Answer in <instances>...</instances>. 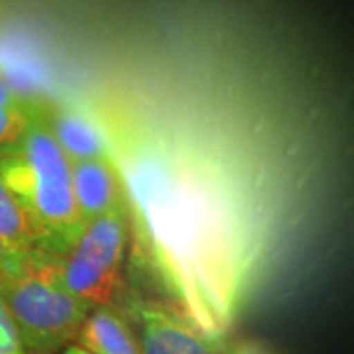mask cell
<instances>
[{
	"label": "cell",
	"mask_w": 354,
	"mask_h": 354,
	"mask_svg": "<svg viewBox=\"0 0 354 354\" xmlns=\"http://www.w3.org/2000/svg\"><path fill=\"white\" fill-rule=\"evenodd\" d=\"M97 114L127 187L140 256L181 317L221 342L260 250L256 197L241 156L215 128Z\"/></svg>",
	"instance_id": "1"
},
{
	"label": "cell",
	"mask_w": 354,
	"mask_h": 354,
	"mask_svg": "<svg viewBox=\"0 0 354 354\" xmlns=\"http://www.w3.org/2000/svg\"><path fill=\"white\" fill-rule=\"evenodd\" d=\"M0 179L32 218L41 248L62 256L79 236L83 221L73 195L71 162L36 109L24 136L0 156Z\"/></svg>",
	"instance_id": "2"
},
{
	"label": "cell",
	"mask_w": 354,
	"mask_h": 354,
	"mask_svg": "<svg viewBox=\"0 0 354 354\" xmlns=\"http://www.w3.org/2000/svg\"><path fill=\"white\" fill-rule=\"evenodd\" d=\"M0 297L26 354L57 353L77 339L91 313L67 290L62 258L48 250L20 254L0 281Z\"/></svg>",
	"instance_id": "3"
},
{
	"label": "cell",
	"mask_w": 354,
	"mask_h": 354,
	"mask_svg": "<svg viewBox=\"0 0 354 354\" xmlns=\"http://www.w3.org/2000/svg\"><path fill=\"white\" fill-rule=\"evenodd\" d=\"M128 241V211H116L85 223L75 242L59 256L67 290L88 311L114 307L120 297Z\"/></svg>",
	"instance_id": "4"
},
{
	"label": "cell",
	"mask_w": 354,
	"mask_h": 354,
	"mask_svg": "<svg viewBox=\"0 0 354 354\" xmlns=\"http://www.w3.org/2000/svg\"><path fill=\"white\" fill-rule=\"evenodd\" d=\"M128 325L142 354H227L221 342L205 337L185 317L153 304H132Z\"/></svg>",
	"instance_id": "5"
},
{
	"label": "cell",
	"mask_w": 354,
	"mask_h": 354,
	"mask_svg": "<svg viewBox=\"0 0 354 354\" xmlns=\"http://www.w3.org/2000/svg\"><path fill=\"white\" fill-rule=\"evenodd\" d=\"M69 162L113 160V148L101 118L79 104H46L36 109ZM114 162V160H113Z\"/></svg>",
	"instance_id": "6"
},
{
	"label": "cell",
	"mask_w": 354,
	"mask_h": 354,
	"mask_svg": "<svg viewBox=\"0 0 354 354\" xmlns=\"http://www.w3.org/2000/svg\"><path fill=\"white\" fill-rule=\"evenodd\" d=\"M71 177L83 225L116 211H128L127 187L113 160L71 162Z\"/></svg>",
	"instance_id": "7"
},
{
	"label": "cell",
	"mask_w": 354,
	"mask_h": 354,
	"mask_svg": "<svg viewBox=\"0 0 354 354\" xmlns=\"http://www.w3.org/2000/svg\"><path fill=\"white\" fill-rule=\"evenodd\" d=\"M77 341L91 354H142L127 317L114 307L93 309L79 330Z\"/></svg>",
	"instance_id": "8"
},
{
	"label": "cell",
	"mask_w": 354,
	"mask_h": 354,
	"mask_svg": "<svg viewBox=\"0 0 354 354\" xmlns=\"http://www.w3.org/2000/svg\"><path fill=\"white\" fill-rule=\"evenodd\" d=\"M0 241L14 254H28L44 250L41 241L32 218L28 216L22 203L0 179Z\"/></svg>",
	"instance_id": "9"
},
{
	"label": "cell",
	"mask_w": 354,
	"mask_h": 354,
	"mask_svg": "<svg viewBox=\"0 0 354 354\" xmlns=\"http://www.w3.org/2000/svg\"><path fill=\"white\" fill-rule=\"evenodd\" d=\"M34 109H8L0 106V156L16 146V142L24 136L26 128L32 120Z\"/></svg>",
	"instance_id": "10"
},
{
	"label": "cell",
	"mask_w": 354,
	"mask_h": 354,
	"mask_svg": "<svg viewBox=\"0 0 354 354\" xmlns=\"http://www.w3.org/2000/svg\"><path fill=\"white\" fill-rule=\"evenodd\" d=\"M0 354H26L24 344L18 337V330L14 327L2 297H0Z\"/></svg>",
	"instance_id": "11"
},
{
	"label": "cell",
	"mask_w": 354,
	"mask_h": 354,
	"mask_svg": "<svg viewBox=\"0 0 354 354\" xmlns=\"http://www.w3.org/2000/svg\"><path fill=\"white\" fill-rule=\"evenodd\" d=\"M227 354H278L270 344L264 341H256V339H244V341L234 342Z\"/></svg>",
	"instance_id": "12"
},
{
	"label": "cell",
	"mask_w": 354,
	"mask_h": 354,
	"mask_svg": "<svg viewBox=\"0 0 354 354\" xmlns=\"http://www.w3.org/2000/svg\"><path fill=\"white\" fill-rule=\"evenodd\" d=\"M0 106H8V109H20V106H26L24 102L16 97V93H14L12 88L6 85V81H4L2 77H0ZM26 109H30V106H26Z\"/></svg>",
	"instance_id": "13"
},
{
	"label": "cell",
	"mask_w": 354,
	"mask_h": 354,
	"mask_svg": "<svg viewBox=\"0 0 354 354\" xmlns=\"http://www.w3.org/2000/svg\"><path fill=\"white\" fill-rule=\"evenodd\" d=\"M18 256H20V254H14L4 242L0 241V281L6 278V274L10 272L14 260H16Z\"/></svg>",
	"instance_id": "14"
},
{
	"label": "cell",
	"mask_w": 354,
	"mask_h": 354,
	"mask_svg": "<svg viewBox=\"0 0 354 354\" xmlns=\"http://www.w3.org/2000/svg\"><path fill=\"white\" fill-rule=\"evenodd\" d=\"M62 354H91V353H87L85 348H81L79 344H71V346H67Z\"/></svg>",
	"instance_id": "15"
}]
</instances>
